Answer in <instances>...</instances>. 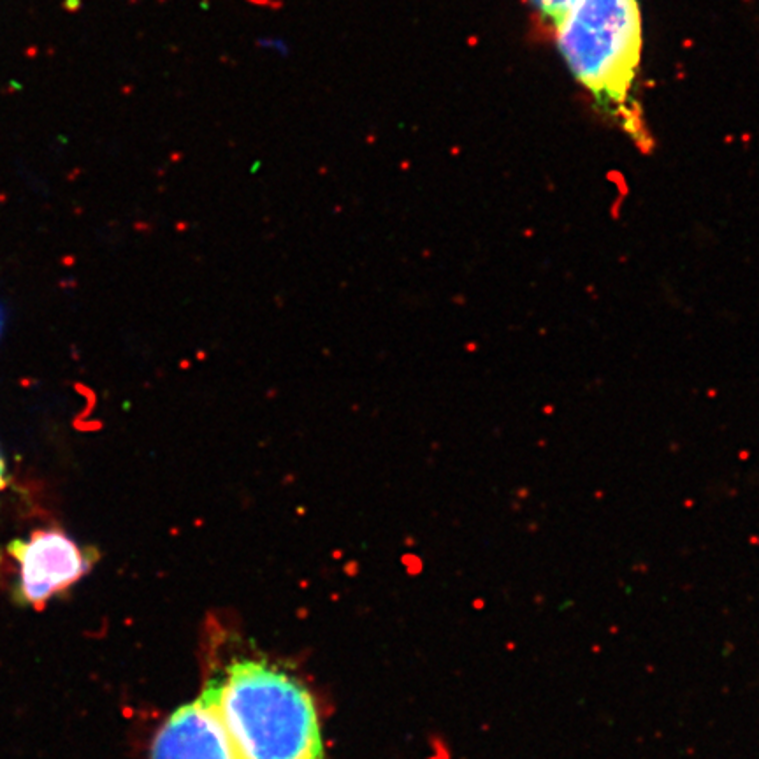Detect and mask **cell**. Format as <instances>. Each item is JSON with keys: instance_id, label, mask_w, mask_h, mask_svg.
<instances>
[{"instance_id": "1", "label": "cell", "mask_w": 759, "mask_h": 759, "mask_svg": "<svg viewBox=\"0 0 759 759\" xmlns=\"http://www.w3.org/2000/svg\"><path fill=\"white\" fill-rule=\"evenodd\" d=\"M554 32L564 64L598 108L637 145L651 148L632 97L644 46L638 0H577Z\"/></svg>"}, {"instance_id": "2", "label": "cell", "mask_w": 759, "mask_h": 759, "mask_svg": "<svg viewBox=\"0 0 759 759\" xmlns=\"http://www.w3.org/2000/svg\"><path fill=\"white\" fill-rule=\"evenodd\" d=\"M208 689L239 759L324 758L317 707L294 677L246 659L232 663Z\"/></svg>"}, {"instance_id": "3", "label": "cell", "mask_w": 759, "mask_h": 759, "mask_svg": "<svg viewBox=\"0 0 759 759\" xmlns=\"http://www.w3.org/2000/svg\"><path fill=\"white\" fill-rule=\"evenodd\" d=\"M8 554L18 563L13 598L34 608H43L51 598L69 591L99 559L97 550L81 547L58 528L37 529L27 540H15Z\"/></svg>"}, {"instance_id": "4", "label": "cell", "mask_w": 759, "mask_h": 759, "mask_svg": "<svg viewBox=\"0 0 759 759\" xmlns=\"http://www.w3.org/2000/svg\"><path fill=\"white\" fill-rule=\"evenodd\" d=\"M150 759H239L211 691L174 710L153 738Z\"/></svg>"}, {"instance_id": "5", "label": "cell", "mask_w": 759, "mask_h": 759, "mask_svg": "<svg viewBox=\"0 0 759 759\" xmlns=\"http://www.w3.org/2000/svg\"><path fill=\"white\" fill-rule=\"evenodd\" d=\"M577 0H529L531 8L538 15L540 22L545 23L549 29L556 30L563 16L570 11Z\"/></svg>"}, {"instance_id": "6", "label": "cell", "mask_w": 759, "mask_h": 759, "mask_svg": "<svg viewBox=\"0 0 759 759\" xmlns=\"http://www.w3.org/2000/svg\"><path fill=\"white\" fill-rule=\"evenodd\" d=\"M8 470H6V461L0 454V491H4V487L8 485Z\"/></svg>"}, {"instance_id": "7", "label": "cell", "mask_w": 759, "mask_h": 759, "mask_svg": "<svg viewBox=\"0 0 759 759\" xmlns=\"http://www.w3.org/2000/svg\"><path fill=\"white\" fill-rule=\"evenodd\" d=\"M0 333H2V310H0Z\"/></svg>"}]
</instances>
